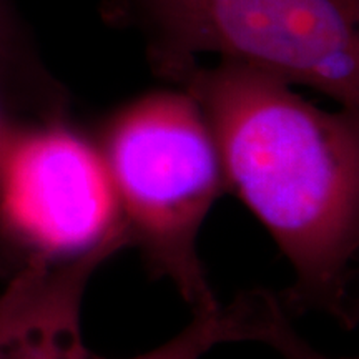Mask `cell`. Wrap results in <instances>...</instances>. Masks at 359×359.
I'll return each mask as SVG.
<instances>
[{
	"label": "cell",
	"mask_w": 359,
	"mask_h": 359,
	"mask_svg": "<svg viewBox=\"0 0 359 359\" xmlns=\"http://www.w3.org/2000/svg\"><path fill=\"white\" fill-rule=\"evenodd\" d=\"M11 257H17V255L13 253V250L6 243V240H4L2 235H0V275H2L4 269L12 263Z\"/></svg>",
	"instance_id": "obj_9"
},
{
	"label": "cell",
	"mask_w": 359,
	"mask_h": 359,
	"mask_svg": "<svg viewBox=\"0 0 359 359\" xmlns=\"http://www.w3.org/2000/svg\"><path fill=\"white\" fill-rule=\"evenodd\" d=\"M97 147L130 245L193 311L218 306L200 262L198 235L224 180L195 98L183 88L135 98L107 120Z\"/></svg>",
	"instance_id": "obj_3"
},
{
	"label": "cell",
	"mask_w": 359,
	"mask_h": 359,
	"mask_svg": "<svg viewBox=\"0 0 359 359\" xmlns=\"http://www.w3.org/2000/svg\"><path fill=\"white\" fill-rule=\"evenodd\" d=\"M0 97L19 120L65 116L64 88L45 67L15 0H0Z\"/></svg>",
	"instance_id": "obj_7"
},
{
	"label": "cell",
	"mask_w": 359,
	"mask_h": 359,
	"mask_svg": "<svg viewBox=\"0 0 359 359\" xmlns=\"http://www.w3.org/2000/svg\"><path fill=\"white\" fill-rule=\"evenodd\" d=\"M17 122H25V120L15 118V116L8 111L7 105L2 100V97H0V145H2L4 138H6L8 130H11Z\"/></svg>",
	"instance_id": "obj_8"
},
{
	"label": "cell",
	"mask_w": 359,
	"mask_h": 359,
	"mask_svg": "<svg viewBox=\"0 0 359 359\" xmlns=\"http://www.w3.org/2000/svg\"><path fill=\"white\" fill-rule=\"evenodd\" d=\"M125 246L123 228L77 258H27L13 269L0 290V359H92L82 336L85 290Z\"/></svg>",
	"instance_id": "obj_5"
},
{
	"label": "cell",
	"mask_w": 359,
	"mask_h": 359,
	"mask_svg": "<svg viewBox=\"0 0 359 359\" xmlns=\"http://www.w3.org/2000/svg\"><path fill=\"white\" fill-rule=\"evenodd\" d=\"M212 130L224 190L280 246L291 302L351 323L348 281L359 243V111L323 110L276 75L236 62L177 79Z\"/></svg>",
	"instance_id": "obj_1"
},
{
	"label": "cell",
	"mask_w": 359,
	"mask_h": 359,
	"mask_svg": "<svg viewBox=\"0 0 359 359\" xmlns=\"http://www.w3.org/2000/svg\"><path fill=\"white\" fill-rule=\"evenodd\" d=\"M123 230L97 143L67 122L25 120L0 145V235L22 262H64Z\"/></svg>",
	"instance_id": "obj_4"
},
{
	"label": "cell",
	"mask_w": 359,
	"mask_h": 359,
	"mask_svg": "<svg viewBox=\"0 0 359 359\" xmlns=\"http://www.w3.org/2000/svg\"><path fill=\"white\" fill-rule=\"evenodd\" d=\"M102 13L173 83L215 55L359 111V0H105Z\"/></svg>",
	"instance_id": "obj_2"
},
{
	"label": "cell",
	"mask_w": 359,
	"mask_h": 359,
	"mask_svg": "<svg viewBox=\"0 0 359 359\" xmlns=\"http://www.w3.org/2000/svg\"><path fill=\"white\" fill-rule=\"evenodd\" d=\"M235 341H262L288 359H299L306 346L286 325L271 296L246 294L230 306L193 311V320L161 346L127 359H201L210 349ZM92 359H107L92 354Z\"/></svg>",
	"instance_id": "obj_6"
}]
</instances>
